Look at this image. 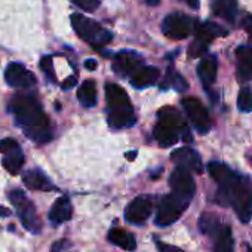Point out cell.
<instances>
[{"mask_svg": "<svg viewBox=\"0 0 252 252\" xmlns=\"http://www.w3.org/2000/svg\"><path fill=\"white\" fill-rule=\"evenodd\" d=\"M171 160L177 166L184 168L190 172H196V174L203 172V165H202L200 156L190 147H181V149H177L175 152H172Z\"/></svg>", "mask_w": 252, "mask_h": 252, "instance_id": "4fadbf2b", "label": "cell"}, {"mask_svg": "<svg viewBox=\"0 0 252 252\" xmlns=\"http://www.w3.org/2000/svg\"><path fill=\"white\" fill-rule=\"evenodd\" d=\"M208 172L218 184L215 200L221 206H231L242 222H249L252 217V183L227 165L211 162Z\"/></svg>", "mask_w": 252, "mask_h": 252, "instance_id": "6da1fadb", "label": "cell"}, {"mask_svg": "<svg viewBox=\"0 0 252 252\" xmlns=\"http://www.w3.org/2000/svg\"><path fill=\"white\" fill-rule=\"evenodd\" d=\"M71 2L85 12H94L99 6V0H71Z\"/></svg>", "mask_w": 252, "mask_h": 252, "instance_id": "f546056e", "label": "cell"}, {"mask_svg": "<svg viewBox=\"0 0 252 252\" xmlns=\"http://www.w3.org/2000/svg\"><path fill=\"white\" fill-rule=\"evenodd\" d=\"M85 67L92 71V70L96 68V61L95 60H88V61H85Z\"/></svg>", "mask_w": 252, "mask_h": 252, "instance_id": "8d00e7d4", "label": "cell"}, {"mask_svg": "<svg viewBox=\"0 0 252 252\" xmlns=\"http://www.w3.org/2000/svg\"><path fill=\"white\" fill-rule=\"evenodd\" d=\"M77 98L79 102L83 107H94L96 105V88H95V82L94 80H85L82 83V86L77 91Z\"/></svg>", "mask_w": 252, "mask_h": 252, "instance_id": "d4e9b609", "label": "cell"}, {"mask_svg": "<svg viewBox=\"0 0 252 252\" xmlns=\"http://www.w3.org/2000/svg\"><path fill=\"white\" fill-rule=\"evenodd\" d=\"M23 183L30 190H39V191H52L57 190V187L51 183V180L39 169H30L24 174Z\"/></svg>", "mask_w": 252, "mask_h": 252, "instance_id": "e0dca14e", "label": "cell"}, {"mask_svg": "<svg viewBox=\"0 0 252 252\" xmlns=\"http://www.w3.org/2000/svg\"><path fill=\"white\" fill-rule=\"evenodd\" d=\"M199 228L202 233L209 234L214 240V252H231L233 236L227 224H221L214 214H203L199 220Z\"/></svg>", "mask_w": 252, "mask_h": 252, "instance_id": "5b68a950", "label": "cell"}, {"mask_svg": "<svg viewBox=\"0 0 252 252\" xmlns=\"http://www.w3.org/2000/svg\"><path fill=\"white\" fill-rule=\"evenodd\" d=\"M159 76H160V71L158 67H152V65H147V67H140L132 79H131V83L134 88L137 89H143V88H149L152 85H155L158 80H159Z\"/></svg>", "mask_w": 252, "mask_h": 252, "instance_id": "44dd1931", "label": "cell"}, {"mask_svg": "<svg viewBox=\"0 0 252 252\" xmlns=\"http://www.w3.org/2000/svg\"><path fill=\"white\" fill-rule=\"evenodd\" d=\"M40 68L45 71V74L48 77H51V80H55V76H54V68H52V58L51 57H43L42 61H40Z\"/></svg>", "mask_w": 252, "mask_h": 252, "instance_id": "1f68e13d", "label": "cell"}, {"mask_svg": "<svg viewBox=\"0 0 252 252\" xmlns=\"http://www.w3.org/2000/svg\"><path fill=\"white\" fill-rule=\"evenodd\" d=\"M73 217V206L70 203V199L67 196H61L55 200V203L52 205L51 208V212H49V220L58 225V224H63V222H67L70 221Z\"/></svg>", "mask_w": 252, "mask_h": 252, "instance_id": "d6986e66", "label": "cell"}, {"mask_svg": "<svg viewBox=\"0 0 252 252\" xmlns=\"http://www.w3.org/2000/svg\"><path fill=\"white\" fill-rule=\"evenodd\" d=\"M194 33H196V39L205 42L206 45H209L215 37H221V36L228 34V32L225 29H222L221 26H218L215 23H209V21L196 26Z\"/></svg>", "mask_w": 252, "mask_h": 252, "instance_id": "603a6c76", "label": "cell"}, {"mask_svg": "<svg viewBox=\"0 0 252 252\" xmlns=\"http://www.w3.org/2000/svg\"><path fill=\"white\" fill-rule=\"evenodd\" d=\"M156 245H158V248H159L160 252H184L183 249H180L177 246H172V245H168V243H163L160 240H158Z\"/></svg>", "mask_w": 252, "mask_h": 252, "instance_id": "836d02e7", "label": "cell"}, {"mask_svg": "<svg viewBox=\"0 0 252 252\" xmlns=\"http://www.w3.org/2000/svg\"><path fill=\"white\" fill-rule=\"evenodd\" d=\"M169 86L175 88V89H177V91H180V92H184V91L189 88V85H187V82L184 80V77H183L181 74L175 73L172 67H169V68H168L166 79H165V82H163V86H162V88L165 89V88H169Z\"/></svg>", "mask_w": 252, "mask_h": 252, "instance_id": "4316f807", "label": "cell"}, {"mask_svg": "<svg viewBox=\"0 0 252 252\" xmlns=\"http://www.w3.org/2000/svg\"><path fill=\"white\" fill-rule=\"evenodd\" d=\"M143 65V58L131 51H123L114 57L113 70L117 76H128L135 73Z\"/></svg>", "mask_w": 252, "mask_h": 252, "instance_id": "5bb4252c", "label": "cell"}, {"mask_svg": "<svg viewBox=\"0 0 252 252\" xmlns=\"http://www.w3.org/2000/svg\"><path fill=\"white\" fill-rule=\"evenodd\" d=\"M2 165L5 166V169L12 174V175H17L23 165H24V155L21 152V149H17V150H12L9 153L5 155L3 160H2Z\"/></svg>", "mask_w": 252, "mask_h": 252, "instance_id": "484cf974", "label": "cell"}, {"mask_svg": "<svg viewBox=\"0 0 252 252\" xmlns=\"http://www.w3.org/2000/svg\"><path fill=\"white\" fill-rule=\"evenodd\" d=\"M5 80L12 88H32L36 85V76L20 63H12L6 67Z\"/></svg>", "mask_w": 252, "mask_h": 252, "instance_id": "7c38bea8", "label": "cell"}, {"mask_svg": "<svg viewBox=\"0 0 252 252\" xmlns=\"http://www.w3.org/2000/svg\"><path fill=\"white\" fill-rule=\"evenodd\" d=\"M169 186L172 189V193L184 197V199H191L196 191V183L190 174V171L177 166L171 177H169Z\"/></svg>", "mask_w": 252, "mask_h": 252, "instance_id": "30bf717a", "label": "cell"}, {"mask_svg": "<svg viewBox=\"0 0 252 252\" xmlns=\"http://www.w3.org/2000/svg\"><path fill=\"white\" fill-rule=\"evenodd\" d=\"M77 85V77L76 76H70V77H67L63 83H61V88L63 89H71V88H74Z\"/></svg>", "mask_w": 252, "mask_h": 252, "instance_id": "d590c367", "label": "cell"}, {"mask_svg": "<svg viewBox=\"0 0 252 252\" xmlns=\"http://www.w3.org/2000/svg\"><path fill=\"white\" fill-rule=\"evenodd\" d=\"M189 199H184L175 193L165 196L158 208V214H156V225L159 227H168L171 224H174L181 215L183 212L187 209L189 206Z\"/></svg>", "mask_w": 252, "mask_h": 252, "instance_id": "52a82bcc", "label": "cell"}, {"mask_svg": "<svg viewBox=\"0 0 252 252\" xmlns=\"http://www.w3.org/2000/svg\"><path fill=\"white\" fill-rule=\"evenodd\" d=\"M187 5L191 8V9H197L199 8V0H186Z\"/></svg>", "mask_w": 252, "mask_h": 252, "instance_id": "74e56055", "label": "cell"}, {"mask_svg": "<svg viewBox=\"0 0 252 252\" xmlns=\"http://www.w3.org/2000/svg\"><path fill=\"white\" fill-rule=\"evenodd\" d=\"M71 26L77 33V36L86 43H89L95 51L102 49L113 39V34L104 27H101L96 21L79 14H74L71 17Z\"/></svg>", "mask_w": 252, "mask_h": 252, "instance_id": "277c9868", "label": "cell"}, {"mask_svg": "<svg viewBox=\"0 0 252 252\" xmlns=\"http://www.w3.org/2000/svg\"><path fill=\"white\" fill-rule=\"evenodd\" d=\"M206 48H208V45L205 42H202L199 39H194L191 42L190 48H189V57L190 58H199L206 52Z\"/></svg>", "mask_w": 252, "mask_h": 252, "instance_id": "f1b7e54d", "label": "cell"}, {"mask_svg": "<svg viewBox=\"0 0 252 252\" xmlns=\"http://www.w3.org/2000/svg\"><path fill=\"white\" fill-rule=\"evenodd\" d=\"M237 107L240 111H245V113L252 111V91L248 86L240 89L239 96H237Z\"/></svg>", "mask_w": 252, "mask_h": 252, "instance_id": "83f0119b", "label": "cell"}, {"mask_svg": "<svg viewBox=\"0 0 252 252\" xmlns=\"http://www.w3.org/2000/svg\"><path fill=\"white\" fill-rule=\"evenodd\" d=\"M249 252H252V249H251V248H249Z\"/></svg>", "mask_w": 252, "mask_h": 252, "instance_id": "60d3db41", "label": "cell"}, {"mask_svg": "<svg viewBox=\"0 0 252 252\" xmlns=\"http://www.w3.org/2000/svg\"><path fill=\"white\" fill-rule=\"evenodd\" d=\"M242 26H243L245 32H246L248 36H249V42L252 43V17H251V15H246V17L243 18V21H242Z\"/></svg>", "mask_w": 252, "mask_h": 252, "instance_id": "e575fe53", "label": "cell"}, {"mask_svg": "<svg viewBox=\"0 0 252 252\" xmlns=\"http://www.w3.org/2000/svg\"><path fill=\"white\" fill-rule=\"evenodd\" d=\"M193 20L184 14L174 12L169 14L162 23V32L166 37L174 40H181L190 36L193 30Z\"/></svg>", "mask_w": 252, "mask_h": 252, "instance_id": "ba28073f", "label": "cell"}, {"mask_svg": "<svg viewBox=\"0 0 252 252\" xmlns=\"http://www.w3.org/2000/svg\"><path fill=\"white\" fill-rule=\"evenodd\" d=\"M183 107L193 123V126L200 134H206L211 129V117L205 105L194 96H187L183 99Z\"/></svg>", "mask_w": 252, "mask_h": 252, "instance_id": "9c48e42d", "label": "cell"}, {"mask_svg": "<svg viewBox=\"0 0 252 252\" xmlns=\"http://www.w3.org/2000/svg\"><path fill=\"white\" fill-rule=\"evenodd\" d=\"M159 122L155 126V138L162 147H171L178 143L180 135L184 141H191L189 128L181 114L172 107H163L159 110Z\"/></svg>", "mask_w": 252, "mask_h": 252, "instance_id": "3957f363", "label": "cell"}, {"mask_svg": "<svg viewBox=\"0 0 252 252\" xmlns=\"http://www.w3.org/2000/svg\"><path fill=\"white\" fill-rule=\"evenodd\" d=\"M9 111L14 114L18 126H21L24 134L32 141L46 144L52 140L49 119L34 95L17 94L9 102Z\"/></svg>", "mask_w": 252, "mask_h": 252, "instance_id": "7a4b0ae2", "label": "cell"}, {"mask_svg": "<svg viewBox=\"0 0 252 252\" xmlns=\"http://www.w3.org/2000/svg\"><path fill=\"white\" fill-rule=\"evenodd\" d=\"M212 12L214 15L233 24L237 15V2L236 0H214Z\"/></svg>", "mask_w": 252, "mask_h": 252, "instance_id": "cb8c5ba5", "label": "cell"}, {"mask_svg": "<svg viewBox=\"0 0 252 252\" xmlns=\"http://www.w3.org/2000/svg\"><path fill=\"white\" fill-rule=\"evenodd\" d=\"M105 96H107V105L110 110L132 105L128 94H126L125 89H122L116 83H107L105 85Z\"/></svg>", "mask_w": 252, "mask_h": 252, "instance_id": "ffe728a7", "label": "cell"}, {"mask_svg": "<svg viewBox=\"0 0 252 252\" xmlns=\"http://www.w3.org/2000/svg\"><path fill=\"white\" fill-rule=\"evenodd\" d=\"M107 239L113 245L120 246L125 251H134L137 248V240H135L134 234L128 233V231H126L125 228H122V227H113L108 231Z\"/></svg>", "mask_w": 252, "mask_h": 252, "instance_id": "7402d4cb", "label": "cell"}, {"mask_svg": "<svg viewBox=\"0 0 252 252\" xmlns=\"http://www.w3.org/2000/svg\"><path fill=\"white\" fill-rule=\"evenodd\" d=\"M70 246H71L70 240L63 239V240L55 242V245L52 246V252H65L67 249H70Z\"/></svg>", "mask_w": 252, "mask_h": 252, "instance_id": "d6a6232c", "label": "cell"}, {"mask_svg": "<svg viewBox=\"0 0 252 252\" xmlns=\"http://www.w3.org/2000/svg\"><path fill=\"white\" fill-rule=\"evenodd\" d=\"M146 3H147L149 6H158V5L160 3V0H146Z\"/></svg>", "mask_w": 252, "mask_h": 252, "instance_id": "f35d334b", "label": "cell"}, {"mask_svg": "<svg viewBox=\"0 0 252 252\" xmlns=\"http://www.w3.org/2000/svg\"><path fill=\"white\" fill-rule=\"evenodd\" d=\"M17 149H20V144L14 138H5V140L0 141V153L6 155V153H9L12 150H17Z\"/></svg>", "mask_w": 252, "mask_h": 252, "instance_id": "4dcf8cb0", "label": "cell"}, {"mask_svg": "<svg viewBox=\"0 0 252 252\" xmlns=\"http://www.w3.org/2000/svg\"><path fill=\"white\" fill-rule=\"evenodd\" d=\"M107 120L111 128L120 129V128H129V126H132L135 123L137 117H135L132 105H129V107H123V108L110 110Z\"/></svg>", "mask_w": 252, "mask_h": 252, "instance_id": "2e32d148", "label": "cell"}, {"mask_svg": "<svg viewBox=\"0 0 252 252\" xmlns=\"http://www.w3.org/2000/svg\"><path fill=\"white\" fill-rule=\"evenodd\" d=\"M8 196H9L11 203L15 206L23 225L32 233H39L42 230V221L36 212L33 202L26 196V193L23 190L15 189V190H11Z\"/></svg>", "mask_w": 252, "mask_h": 252, "instance_id": "8992f818", "label": "cell"}, {"mask_svg": "<svg viewBox=\"0 0 252 252\" xmlns=\"http://www.w3.org/2000/svg\"><path fill=\"white\" fill-rule=\"evenodd\" d=\"M217 71H218V61L215 55H205L199 65H197V76L200 82L208 88L211 86L215 79H217Z\"/></svg>", "mask_w": 252, "mask_h": 252, "instance_id": "ac0fdd59", "label": "cell"}, {"mask_svg": "<svg viewBox=\"0 0 252 252\" xmlns=\"http://www.w3.org/2000/svg\"><path fill=\"white\" fill-rule=\"evenodd\" d=\"M237 79L240 82L252 80V46H239L236 49Z\"/></svg>", "mask_w": 252, "mask_h": 252, "instance_id": "9a60e30c", "label": "cell"}, {"mask_svg": "<svg viewBox=\"0 0 252 252\" xmlns=\"http://www.w3.org/2000/svg\"><path fill=\"white\" fill-rule=\"evenodd\" d=\"M137 156V152H129V153H126V159L128 160H134Z\"/></svg>", "mask_w": 252, "mask_h": 252, "instance_id": "ab89813d", "label": "cell"}, {"mask_svg": "<svg viewBox=\"0 0 252 252\" xmlns=\"http://www.w3.org/2000/svg\"><path fill=\"white\" fill-rule=\"evenodd\" d=\"M153 209V202L149 196H138L135 197L125 211V218L131 224H144V221L150 217Z\"/></svg>", "mask_w": 252, "mask_h": 252, "instance_id": "8fae6325", "label": "cell"}]
</instances>
